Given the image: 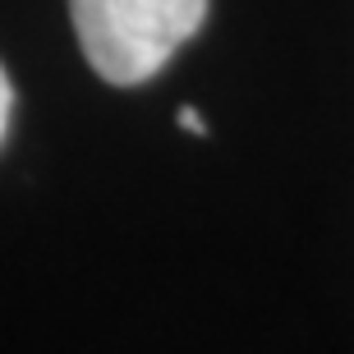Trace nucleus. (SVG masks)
Returning <instances> with one entry per match:
<instances>
[{
    "mask_svg": "<svg viewBox=\"0 0 354 354\" xmlns=\"http://www.w3.org/2000/svg\"><path fill=\"white\" fill-rule=\"evenodd\" d=\"M88 65L115 88L147 83L207 19V0H69Z\"/></svg>",
    "mask_w": 354,
    "mask_h": 354,
    "instance_id": "1",
    "label": "nucleus"
},
{
    "mask_svg": "<svg viewBox=\"0 0 354 354\" xmlns=\"http://www.w3.org/2000/svg\"><path fill=\"white\" fill-rule=\"evenodd\" d=\"M10 106H14V92H10L5 69H0V138H5V124H10Z\"/></svg>",
    "mask_w": 354,
    "mask_h": 354,
    "instance_id": "3",
    "label": "nucleus"
},
{
    "mask_svg": "<svg viewBox=\"0 0 354 354\" xmlns=\"http://www.w3.org/2000/svg\"><path fill=\"white\" fill-rule=\"evenodd\" d=\"M175 120H180V129H189V133H207V120L198 115L194 106H180V115H175Z\"/></svg>",
    "mask_w": 354,
    "mask_h": 354,
    "instance_id": "2",
    "label": "nucleus"
}]
</instances>
